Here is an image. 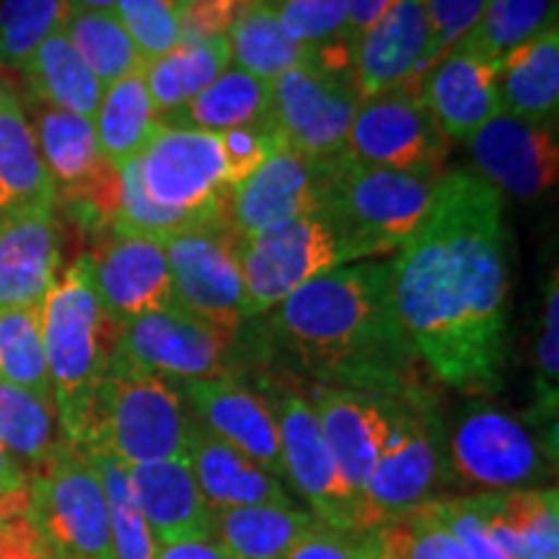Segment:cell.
<instances>
[{"label": "cell", "instance_id": "obj_1", "mask_svg": "<svg viewBox=\"0 0 559 559\" xmlns=\"http://www.w3.org/2000/svg\"><path fill=\"white\" fill-rule=\"evenodd\" d=\"M508 228L479 174H440L428 218L391 260V298L417 360L461 394H495L508 360Z\"/></svg>", "mask_w": 559, "mask_h": 559}, {"label": "cell", "instance_id": "obj_2", "mask_svg": "<svg viewBox=\"0 0 559 559\" xmlns=\"http://www.w3.org/2000/svg\"><path fill=\"white\" fill-rule=\"evenodd\" d=\"M270 313L272 347L317 386L386 396L425 386L423 362L396 319L391 262L324 272Z\"/></svg>", "mask_w": 559, "mask_h": 559}, {"label": "cell", "instance_id": "obj_3", "mask_svg": "<svg viewBox=\"0 0 559 559\" xmlns=\"http://www.w3.org/2000/svg\"><path fill=\"white\" fill-rule=\"evenodd\" d=\"M283 138L272 122L239 130H194L158 122L135 158L145 198L198 221L226 218V194L254 171Z\"/></svg>", "mask_w": 559, "mask_h": 559}, {"label": "cell", "instance_id": "obj_4", "mask_svg": "<svg viewBox=\"0 0 559 559\" xmlns=\"http://www.w3.org/2000/svg\"><path fill=\"white\" fill-rule=\"evenodd\" d=\"M117 334L120 324L104 313L88 254H83L41 300V345L60 430L68 443L81 449H86L94 428L96 396L107 379Z\"/></svg>", "mask_w": 559, "mask_h": 559}, {"label": "cell", "instance_id": "obj_5", "mask_svg": "<svg viewBox=\"0 0 559 559\" xmlns=\"http://www.w3.org/2000/svg\"><path fill=\"white\" fill-rule=\"evenodd\" d=\"M445 428L428 389H415L396 400L386 449L362 487L355 508V534H366L400 521L409 510L432 500L449 479Z\"/></svg>", "mask_w": 559, "mask_h": 559}, {"label": "cell", "instance_id": "obj_6", "mask_svg": "<svg viewBox=\"0 0 559 559\" xmlns=\"http://www.w3.org/2000/svg\"><path fill=\"white\" fill-rule=\"evenodd\" d=\"M440 174L358 166L340 151L326 158L324 213L379 260L400 251L428 218Z\"/></svg>", "mask_w": 559, "mask_h": 559}, {"label": "cell", "instance_id": "obj_7", "mask_svg": "<svg viewBox=\"0 0 559 559\" xmlns=\"http://www.w3.org/2000/svg\"><path fill=\"white\" fill-rule=\"evenodd\" d=\"M190 412L169 379L109 362L96 396L86 451H104L120 464L185 459Z\"/></svg>", "mask_w": 559, "mask_h": 559}, {"label": "cell", "instance_id": "obj_8", "mask_svg": "<svg viewBox=\"0 0 559 559\" xmlns=\"http://www.w3.org/2000/svg\"><path fill=\"white\" fill-rule=\"evenodd\" d=\"M360 102L353 47L340 39L311 50L309 60L272 81L270 122L288 148L309 158H330L345 148Z\"/></svg>", "mask_w": 559, "mask_h": 559}, {"label": "cell", "instance_id": "obj_9", "mask_svg": "<svg viewBox=\"0 0 559 559\" xmlns=\"http://www.w3.org/2000/svg\"><path fill=\"white\" fill-rule=\"evenodd\" d=\"M366 260V249L324 210L241 239L243 319L277 309L324 272Z\"/></svg>", "mask_w": 559, "mask_h": 559}, {"label": "cell", "instance_id": "obj_10", "mask_svg": "<svg viewBox=\"0 0 559 559\" xmlns=\"http://www.w3.org/2000/svg\"><path fill=\"white\" fill-rule=\"evenodd\" d=\"M34 519L62 559H115L107 495L86 449L62 440L29 474Z\"/></svg>", "mask_w": 559, "mask_h": 559}, {"label": "cell", "instance_id": "obj_11", "mask_svg": "<svg viewBox=\"0 0 559 559\" xmlns=\"http://www.w3.org/2000/svg\"><path fill=\"white\" fill-rule=\"evenodd\" d=\"M174 306L226 337L243 324L241 236L226 218L166 236Z\"/></svg>", "mask_w": 559, "mask_h": 559}, {"label": "cell", "instance_id": "obj_12", "mask_svg": "<svg viewBox=\"0 0 559 559\" xmlns=\"http://www.w3.org/2000/svg\"><path fill=\"white\" fill-rule=\"evenodd\" d=\"M419 81L423 75L412 73L400 86L360 102L342 148L353 164L440 174L449 145L425 107Z\"/></svg>", "mask_w": 559, "mask_h": 559}, {"label": "cell", "instance_id": "obj_13", "mask_svg": "<svg viewBox=\"0 0 559 559\" xmlns=\"http://www.w3.org/2000/svg\"><path fill=\"white\" fill-rule=\"evenodd\" d=\"M449 474L481 492L523 489L547 474V449L526 423L487 404L466 409L445 436Z\"/></svg>", "mask_w": 559, "mask_h": 559}, {"label": "cell", "instance_id": "obj_14", "mask_svg": "<svg viewBox=\"0 0 559 559\" xmlns=\"http://www.w3.org/2000/svg\"><path fill=\"white\" fill-rule=\"evenodd\" d=\"M236 340L179 309L148 311L124 321L111 362L164 376L169 381H207L234 376L228 368Z\"/></svg>", "mask_w": 559, "mask_h": 559}, {"label": "cell", "instance_id": "obj_15", "mask_svg": "<svg viewBox=\"0 0 559 559\" xmlns=\"http://www.w3.org/2000/svg\"><path fill=\"white\" fill-rule=\"evenodd\" d=\"M275 412L283 449L285 477H288L313 510V519L340 531L355 534V500L353 489L342 479L334 456L326 445L324 432L313 412L311 400L293 389L275 386L264 394Z\"/></svg>", "mask_w": 559, "mask_h": 559}, {"label": "cell", "instance_id": "obj_16", "mask_svg": "<svg viewBox=\"0 0 559 559\" xmlns=\"http://www.w3.org/2000/svg\"><path fill=\"white\" fill-rule=\"evenodd\" d=\"M326 158H309L280 145L226 194V221L249 239L283 223L324 210Z\"/></svg>", "mask_w": 559, "mask_h": 559}, {"label": "cell", "instance_id": "obj_17", "mask_svg": "<svg viewBox=\"0 0 559 559\" xmlns=\"http://www.w3.org/2000/svg\"><path fill=\"white\" fill-rule=\"evenodd\" d=\"M99 304L115 324L148 311L177 309L164 241L130 230H111L88 254Z\"/></svg>", "mask_w": 559, "mask_h": 559}, {"label": "cell", "instance_id": "obj_18", "mask_svg": "<svg viewBox=\"0 0 559 559\" xmlns=\"http://www.w3.org/2000/svg\"><path fill=\"white\" fill-rule=\"evenodd\" d=\"M479 177L500 194L536 200L559 179L555 124H539L500 111L466 140Z\"/></svg>", "mask_w": 559, "mask_h": 559}, {"label": "cell", "instance_id": "obj_19", "mask_svg": "<svg viewBox=\"0 0 559 559\" xmlns=\"http://www.w3.org/2000/svg\"><path fill=\"white\" fill-rule=\"evenodd\" d=\"M400 396L332 386L313 389L311 404L321 432L355 500L360 498L376 461L386 449Z\"/></svg>", "mask_w": 559, "mask_h": 559}, {"label": "cell", "instance_id": "obj_20", "mask_svg": "<svg viewBox=\"0 0 559 559\" xmlns=\"http://www.w3.org/2000/svg\"><path fill=\"white\" fill-rule=\"evenodd\" d=\"M181 396H187L194 419L213 436L226 440L277 479L285 477L277 419L267 396L247 386L236 376L185 381Z\"/></svg>", "mask_w": 559, "mask_h": 559}, {"label": "cell", "instance_id": "obj_21", "mask_svg": "<svg viewBox=\"0 0 559 559\" xmlns=\"http://www.w3.org/2000/svg\"><path fill=\"white\" fill-rule=\"evenodd\" d=\"M419 91L445 138L469 140L502 111L500 62L451 47L425 70Z\"/></svg>", "mask_w": 559, "mask_h": 559}, {"label": "cell", "instance_id": "obj_22", "mask_svg": "<svg viewBox=\"0 0 559 559\" xmlns=\"http://www.w3.org/2000/svg\"><path fill=\"white\" fill-rule=\"evenodd\" d=\"M60 267L55 207H29L0 218V311L41 306Z\"/></svg>", "mask_w": 559, "mask_h": 559}, {"label": "cell", "instance_id": "obj_23", "mask_svg": "<svg viewBox=\"0 0 559 559\" xmlns=\"http://www.w3.org/2000/svg\"><path fill=\"white\" fill-rule=\"evenodd\" d=\"M428 45L430 24L423 0H394L389 11L353 41V79L362 99L419 73Z\"/></svg>", "mask_w": 559, "mask_h": 559}, {"label": "cell", "instance_id": "obj_24", "mask_svg": "<svg viewBox=\"0 0 559 559\" xmlns=\"http://www.w3.org/2000/svg\"><path fill=\"white\" fill-rule=\"evenodd\" d=\"M128 481L158 547L213 536V510L202 498L187 456L130 466Z\"/></svg>", "mask_w": 559, "mask_h": 559}, {"label": "cell", "instance_id": "obj_25", "mask_svg": "<svg viewBox=\"0 0 559 559\" xmlns=\"http://www.w3.org/2000/svg\"><path fill=\"white\" fill-rule=\"evenodd\" d=\"M187 461L198 479L207 508L230 510L249 506H290L288 492L275 474L243 456L226 440L213 436L190 412L187 428Z\"/></svg>", "mask_w": 559, "mask_h": 559}, {"label": "cell", "instance_id": "obj_26", "mask_svg": "<svg viewBox=\"0 0 559 559\" xmlns=\"http://www.w3.org/2000/svg\"><path fill=\"white\" fill-rule=\"evenodd\" d=\"M481 502L487 534L510 559L559 557V498L555 487L481 492Z\"/></svg>", "mask_w": 559, "mask_h": 559}, {"label": "cell", "instance_id": "obj_27", "mask_svg": "<svg viewBox=\"0 0 559 559\" xmlns=\"http://www.w3.org/2000/svg\"><path fill=\"white\" fill-rule=\"evenodd\" d=\"M58 190L41 160L37 138L11 88L0 102V213L55 207Z\"/></svg>", "mask_w": 559, "mask_h": 559}, {"label": "cell", "instance_id": "obj_28", "mask_svg": "<svg viewBox=\"0 0 559 559\" xmlns=\"http://www.w3.org/2000/svg\"><path fill=\"white\" fill-rule=\"evenodd\" d=\"M502 111L539 124H557L559 32L557 24L523 41L500 60Z\"/></svg>", "mask_w": 559, "mask_h": 559}, {"label": "cell", "instance_id": "obj_29", "mask_svg": "<svg viewBox=\"0 0 559 559\" xmlns=\"http://www.w3.org/2000/svg\"><path fill=\"white\" fill-rule=\"evenodd\" d=\"M272 83L243 73L241 68H228L202 94L185 107L166 115L164 124L194 130H239L270 120Z\"/></svg>", "mask_w": 559, "mask_h": 559}, {"label": "cell", "instance_id": "obj_30", "mask_svg": "<svg viewBox=\"0 0 559 559\" xmlns=\"http://www.w3.org/2000/svg\"><path fill=\"white\" fill-rule=\"evenodd\" d=\"M230 66L228 37L179 41L171 52L145 62V86L158 117L171 115L202 94Z\"/></svg>", "mask_w": 559, "mask_h": 559}, {"label": "cell", "instance_id": "obj_31", "mask_svg": "<svg viewBox=\"0 0 559 559\" xmlns=\"http://www.w3.org/2000/svg\"><path fill=\"white\" fill-rule=\"evenodd\" d=\"M311 523L313 515L296 502L215 510L213 539H218L234 559H285Z\"/></svg>", "mask_w": 559, "mask_h": 559}, {"label": "cell", "instance_id": "obj_32", "mask_svg": "<svg viewBox=\"0 0 559 559\" xmlns=\"http://www.w3.org/2000/svg\"><path fill=\"white\" fill-rule=\"evenodd\" d=\"M158 115L151 104L143 68L128 73L104 88L99 111L94 117L102 158L122 169L145 151L158 128Z\"/></svg>", "mask_w": 559, "mask_h": 559}, {"label": "cell", "instance_id": "obj_33", "mask_svg": "<svg viewBox=\"0 0 559 559\" xmlns=\"http://www.w3.org/2000/svg\"><path fill=\"white\" fill-rule=\"evenodd\" d=\"M29 79V86L47 107L73 111L94 122L99 111L104 86L91 73V68L70 45L66 32H55L34 50V55L21 68Z\"/></svg>", "mask_w": 559, "mask_h": 559}, {"label": "cell", "instance_id": "obj_34", "mask_svg": "<svg viewBox=\"0 0 559 559\" xmlns=\"http://www.w3.org/2000/svg\"><path fill=\"white\" fill-rule=\"evenodd\" d=\"M60 417L52 400L0 381V445L19 461L26 479L60 449Z\"/></svg>", "mask_w": 559, "mask_h": 559}, {"label": "cell", "instance_id": "obj_35", "mask_svg": "<svg viewBox=\"0 0 559 559\" xmlns=\"http://www.w3.org/2000/svg\"><path fill=\"white\" fill-rule=\"evenodd\" d=\"M34 138L58 194L79 190L104 164L94 122L73 111L39 109Z\"/></svg>", "mask_w": 559, "mask_h": 559}, {"label": "cell", "instance_id": "obj_36", "mask_svg": "<svg viewBox=\"0 0 559 559\" xmlns=\"http://www.w3.org/2000/svg\"><path fill=\"white\" fill-rule=\"evenodd\" d=\"M226 37L236 68L267 83L277 81L280 75L309 60L311 55L285 37L272 0H257L249 9H243L230 24Z\"/></svg>", "mask_w": 559, "mask_h": 559}, {"label": "cell", "instance_id": "obj_37", "mask_svg": "<svg viewBox=\"0 0 559 559\" xmlns=\"http://www.w3.org/2000/svg\"><path fill=\"white\" fill-rule=\"evenodd\" d=\"M555 24V0H489L477 24L453 47L481 60L500 62L510 50Z\"/></svg>", "mask_w": 559, "mask_h": 559}, {"label": "cell", "instance_id": "obj_38", "mask_svg": "<svg viewBox=\"0 0 559 559\" xmlns=\"http://www.w3.org/2000/svg\"><path fill=\"white\" fill-rule=\"evenodd\" d=\"M62 32L104 88L145 68L143 55L115 13L68 11Z\"/></svg>", "mask_w": 559, "mask_h": 559}, {"label": "cell", "instance_id": "obj_39", "mask_svg": "<svg viewBox=\"0 0 559 559\" xmlns=\"http://www.w3.org/2000/svg\"><path fill=\"white\" fill-rule=\"evenodd\" d=\"M0 381L55 402L41 345V306L0 311Z\"/></svg>", "mask_w": 559, "mask_h": 559}, {"label": "cell", "instance_id": "obj_40", "mask_svg": "<svg viewBox=\"0 0 559 559\" xmlns=\"http://www.w3.org/2000/svg\"><path fill=\"white\" fill-rule=\"evenodd\" d=\"M88 456L94 459L104 495H107L115 559H156L158 544L151 536L148 523L140 515L135 500H132L128 466L104 451H88Z\"/></svg>", "mask_w": 559, "mask_h": 559}, {"label": "cell", "instance_id": "obj_41", "mask_svg": "<svg viewBox=\"0 0 559 559\" xmlns=\"http://www.w3.org/2000/svg\"><path fill=\"white\" fill-rule=\"evenodd\" d=\"M68 0H3L0 3V62L24 68L50 34L60 32Z\"/></svg>", "mask_w": 559, "mask_h": 559}, {"label": "cell", "instance_id": "obj_42", "mask_svg": "<svg viewBox=\"0 0 559 559\" xmlns=\"http://www.w3.org/2000/svg\"><path fill=\"white\" fill-rule=\"evenodd\" d=\"M280 29L293 45L319 50L345 39L347 0H272Z\"/></svg>", "mask_w": 559, "mask_h": 559}, {"label": "cell", "instance_id": "obj_43", "mask_svg": "<svg viewBox=\"0 0 559 559\" xmlns=\"http://www.w3.org/2000/svg\"><path fill=\"white\" fill-rule=\"evenodd\" d=\"M383 531L400 549L402 559H469L453 531L438 519L430 500L400 521L383 523Z\"/></svg>", "mask_w": 559, "mask_h": 559}, {"label": "cell", "instance_id": "obj_44", "mask_svg": "<svg viewBox=\"0 0 559 559\" xmlns=\"http://www.w3.org/2000/svg\"><path fill=\"white\" fill-rule=\"evenodd\" d=\"M115 16L145 62L171 52L181 41L179 11L171 0H120Z\"/></svg>", "mask_w": 559, "mask_h": 559}, {"label": "cell", "instance_id": "obj_45", "mask_svg": "<svg viewBox=\"0 0 559 559\" xmlns=\"http://www.w3.org/2000/svg\"><path fill=\"white\" fill-rule=\"evenodd\" d=\"M0 559H62L34 519L32 489L0 498Z\"/></svg>", "mask_w": 559, "mask_h": 559}, {"label": "cell", "instance_id": "obj_46", "mask_svg": "<svg viewBox=\"0 0 559 559\" xmlns=\"http://www.w3.org/2000/svg\"><path fill=\"white\" fill-rule=\"evenodd\" d=\"M432 510L440 521L453 531V536L466 549L469 559H510L485 526V502L481 492L477 498H451V500H430Z\"/></svg>", "mask_w": 559, "mask_h": 559}, {"label": "cell", "instance_id": "obj_47", "mask_svg": "<svg viewBox=\"0 0 559 559\" xmlns=\"http://www.w3.org/2000/svg\"><path fill=\"white\" fill-rule=\"evenodd\" d=\"M557 376H559V280L557 267L544 290L542 332L536 345V389L544 415L555 417L557 412Z\"/></svg>", "mask_w": 559, "mask_h": 559}, {"label": "cell", "instance_id": "obj_48", "mask_svg": "<svg viewBox=\"0 0 559 559\" xmlns=\"http://www.w3.org/2000/svg\"><path fill=\"white\" fill-rule=\"evenodd\" d=\"M423 3L430 24V45L428 52H425L419 75L477 24L489 0H423Z\"/></svg>", "mask_w": 559, "mask_h": 559}, {"label": "cell", "instance_id": "obj_49", "mask_svg": "<svg viewBox=\"0 0 559 559\" xmlns=\"http://www.w3.org/2000/svg\"><path fill=\"white\" fill-rule=\"evenodd\" d=\"M360 534L340 531L313 519L285 559H358Z\"/></svg>", "mask_w": 559, "mask_h": 559}, {"label": "cell", "instance_id": "obj_50", "mask_svg": "<svg viewBox=\"0 0 559 559\" xmlns=\"http://www.w3.org/2000/svg\"><path fill=\"white\" fill-rule=\"evenodd\" d=\"M156 559H234L226 547L213 536L207 539H187L174 544H160Z\"/></svg>", "mask_w": 559, "mask_h": 559}, {"label": "cell", "instance_id": "obj_51", "mask_svg": "<svg viewBox=\"0 0 559 559\" xmlns=\"http://www.w3.org/2000/svg\"><path fill=\"white\" fill-rule=\"evenodd\" d=\"M394 0H347V29H345V41H353L360 37L368 26H373L383 13L389 11V5Z\"/></svg>", "mask_w": 559, "mask_h": 559}, {"label": "cell", "instance_id": "obj_52", "mask_svg": "<svg viewBox=\"0 0 559 559\" xmlns=\"http://www.w3.org/2000/svg\"><path fill=\"white\" fill-rule=\"evenodd\" d=\"M358 559H402L400 549L394 547V542L389 539V534L383 531V526L366 531L360 534V549H358Z\"/></svg>", "mask_w": 559, "mask_h": 559}, {"label": "cell", "instance_id": "obj_53", "mask_svg": "<svg viewBox=\"0 0 559 559\" xmlns=\"http://www.w3.org/2000/svg\"><path fill=\"white\" fill-rule=\"evenodd\" d=\"M29 489L26 472L21 469L19 461L0 445V495H13Z\"/></svg>", "mask_w": 559, "mask_h": 559}, {"label": "cell", "instance_id": "obj_54", "mask_svg": "<svg viewBox=\"0 0 559 559\" xmlns=\"http://www.w3.org/2000/svg\"><path fill=\"white\" fill-rule=\"evenodd\" d=\"M120 0H68V11H102L115 13Z\"/></svg>", "mask_w": 559, "mask_h": 559}, {"label": "cell", "instance_id": "obj_55", "mask_svg": "<svg viewBox=\"0 0 559 559\" xmlns=\"http://www.w3.org/2000/svg\"><path fill=\"white\" fill-rule=\"evenodd\" d=\"M171 3H174V5H177V11L181 13V11H185V9H187V5H192V3H194V0H171Z\"/></svg>", "mask_w": 559, "mask_h": 559}, {"label": "cell", "instance_id": "obj_56", "mask_svg": "<svg viewBox=\"0 0 559 559\" xmlns=\"http://www.w3.org/2000/svg\"><path fill=\"white\" fill-rule=\"evenodd\" d=\"M5 88H9V86H5V83L0 81V102H3V94H5Z\"/></svg>", "mask_w": 559, "mask_h": 559}]
</instances>
